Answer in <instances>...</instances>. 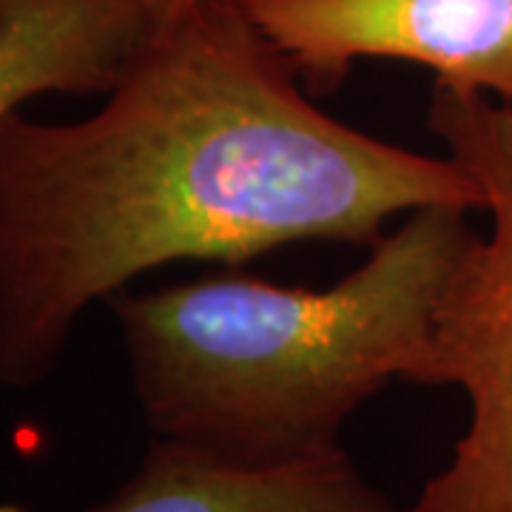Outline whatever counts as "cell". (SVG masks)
I'll use <instances>...</instances> for the list:
<instances>
[{
	"mask_svg": "<svg viewBox=\"0 0 512 512\" xmlns=\"http://www.w3.org/2000/svg\"><path fill=\"white\" fill-rule=\"evenodd\" d=\"M237 0L157 23L92 117L0 120V384L55 373L83 311L171 262L376 245L387 220L481 208L450 157L316 109Z\"/></svg>",
	"mask_w": 512,
	"mask_h": 512,
	"instance_id": "cell-1",
	"label": "cell"
},
{
	"mask_svg": "<svg viewBox=\"0 0 512 512\" xmlns=\"http://www.w3.org/2000/svg\"><path fill=\"white\" fill-rule=\"evenodd\" d=\"M476 237L467 208L430 205L325 291L217 274L111 296L151 433L242 467L339 453L367 399L416 382L441 293Z\"/></svg>",
	"mask_w": 512,
	"mask_h": 512,
	"instance_id": "cell-2",
	"label": "cell"
},
{
	"mask_svg": "<svg viewBox=\"0 0 512 512\" xmlns=\"http://www.w3.org/2000/svg\"><path fill=\"white\" fill-rule=\"evenodd\" d=\"M427 126L481 191L490 234L461 256L413 384H453L470 424L450 464L399 512H512V103L433 89Z\"/></svg>",
	"mask_w": 512,
	"mask_h": 512,
	"instance_id": "cell-3",
	"label": "cell"
},
{
	"mask_svg": "<svg viewBox=\"0 0 512 512\" xmlns=\"http://www.w3.org/2000/svg\"><path fill=\"white\" fill-rule=\"evenodd\" d=\"M313 92L356 60H407L439 86L512 103V0H237Z\"/></svg>",
	"mask_w": 512,
	"mask_h": 512,
	"instance_id": "cell-4",
	"label": "cell"
},
{
	"mask_svg": "<svg viewBox=\"0 0 512 512\" xmlns=\"http://www.w3.org/2000/svg\"><path fill=\"white\" fill-rule=\"evenodd\" d=\"M92 512H399L345 450L282 467H242L157 439Z\"/></svg>",
	"mask_w": 512,
	"mask_h": 512,
	"instance_id": "cell-5",
	"label": "cell"
},
{
	"mask_svg": "<svg viewBox=\"0 0 512 512\" xmlns=\"http://www.w3.org/2000/svg\"><path fill=\"white\" fill-rule=\"evenodd\" d=\"M154 26L140 0H0V120L37 94H109Z\"/></svg>",
	"mask_w": 512,
	"mask_h": 512,
	"instance_id": "cell-6",
	"label": "cell"
},
{
	"mask_svg": "<svg viewBox=\"0 0 512 512\" xmlns=\"http://www.w3.org/2000/svg\"><path fill=\"white\" fill-rule=\"evenodd\" d=\"M146 6V12L154 18V23H165V20L177 18L188 9L200 6L202 0H140Z\"/></svg>",
	"mask_w": 512,
	"mask_h": 512,
	"instance_id": "cell-7",
	"label": "cell"
}]
</instances>
